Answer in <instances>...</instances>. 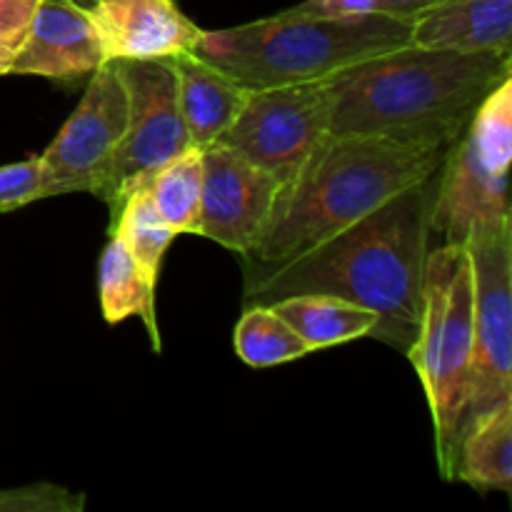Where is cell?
Wrapping results in <instances>:
<instances>
[{"label":"cell","mask_w":512,"mask_h":512,"mask_svg":"<svg viewBox=\"0 0 512 512\" xmlns=\"http://www.w3.org/2000/svg\"><path fill=\"white\" fill-rule=\"evenodd\" d=\"M438 173L288 263L245 265V303L268 305L300 293L335 295L373 310V338L408 353L420 323Z\"/></svg>","instance_id":"6da1fadb"},{"label":"cell","mask_w":512,"mask_h":512,"mask_svg":"<svg viewBox=\"0 0 512 512\" xmlns=\"http://www.w3.org/2000/svg\"><path fill=\"white\" fill-rule=\"evenodd\" d=\"M453 143L395 135H325L283 185L245 265L273 268L365 218L443 168Z\"/></svg>","instance_id":"7a4b0ae2"},{"label":"cell","mask_w":512,"mask_h":512,"mask_svg":"<svg viewBox=\"0 0 512 512\" xmlns=\"http://www.w3.org/2000/svg\"><path fill=\"white\" fill-rule=\"evenodd\" d=\"M510 75V55L403 45L323 80L328 130L455 143L485 95Z\"/></svg>","instance_id":"3957f363"},{"label":"cell","mask_w":512,"mask_h":512,"mask_svg":"<svg viewBox=\"0 0 512 512\" xmlns=\"http://www.w3.org/2000/svg\"><path fill=\"white\" fill-rule=\"evenodd\" d=\"M410 45V20L373 13L318 18L283 10L255 23L203 30L193 53L250 90L313 83Z\"/></svg>","instance_id":"277c9868"},{"label":"cell","mask_w":512,"mask_h":512,"mask_svg":"<svg viewBox=\"0 0 512 512\" xmlns=\"http://www.w3.org/2000/svg\"><path fill=\"white\" fill-rule=\"evenodd\" d=\"M473 265L465 243L430 248L423 275V303L410 363L428 398L440 475L450 480L455 430L463 413L473 358Z\"/></svg>","instance_id":"5b68a950"},{"label":"cell","mask_w":512,"mask_h":512,"mask_svg":"<svg viewBox=\"0 0 512 512\" xmlns=\"http://www.w3.org/2000/svg\"><path fill=\"white\" fill-rule=\"evenodd\" d=\"M510 160L512 75L485 95L468 128L450 145L438 173L430 233L443 243H465L478 225L512 220Z\"/></svg>","instance_id":"8992f818"},{"label":"cell","mask_w":512,"mask_h":512,"mask_svg":"<svg viewBox=\"0 0 512 512\" xmlns=\"http://www.w3.org/2000/svg\"><path fill=\"white\" fill-rule=\"evenodd\" d=\"M465 248L473 265V358L455 448L475 420L512 400V220L478 225Z\"/></svg>","instance_id":"52a82bcc"},{"label":"cell","mask_w":512,"mask_h":512,"mask_svg":"<svg viewBox=\"0 0 512 512\" xmlns=\"http://www.w3.org/2000/svg\"><path fill=\"white\" fill-rule=\"evenodd\" d=\"M128 93V128L113 153L98 198L113 210L150 173L178 158L190 143L173 60H115Z\"/></svg>","instance_id":"ba28073f"},{"label":"cell","mask_w":512,"mask_h":512,"mask_svg":"<svg viewBox=\"0 0 512 512\" xmlns=\"http://www.w3.org/2000/svg\"><path fill=\"white\" fill-rule=\"evenodd\" d=\"M328 120L330 103L323 80L258 88L250 90L240 115L215 143L238 150L288 185L330 133Z\"/></svg>","instance_id":"9c48e42d"},{"label":"cell","mask_w":512,"mask_h":512,"mask_svg":"<svg viewBox=\"0 0 512 512\" xmlns=\"http://www.w3.org/2000/svg\"><path fill=\"white\" fill-rule=\"evenodd\" d=\"M128 128V93L115 60L90 75L80 98L53 143L40 158V198L93 193L103 188L113 153Z\"/></svg>","instance_id":"30bf717a"},{"label":"cell","mask_w":512,"mask_h":512,"mask_svg":"<svg viewBox=\"0 0 512 512\" xmlns=\"http://www.w3.org/2000/svg\"><path fill=\"white\" fill-rule=\"evenodd\" d=\"M200 155L203 188L195 235L215 240L243 258L258 240L283 183L223 143L205 145Z\"/></svg>","instance_id":"8fae6325"},{"label":"cell","mask_w":512,"mask_h":512,"mask_svg":"<svg viewBox=\"0 0 512 512\" xmlns=\"http://www.w3.org/2000/svg\"><path fill=\"white\" fill-rule=\"evenodd\" d=\"M108 63L90 13L70 0H40L10 73L78 80Z\"/></svg>","instance_id":"7c38bea8"},{"label":"cell","mask_w":512,"mask_h":512,"mask_svg":"<svg viewBox=\"0 0 512 512\" xmlns=\"http://www.w3.org/2000/svg\"><path fill=\"white\" fill-rule=\"evenodd\" d=\"M88 13L108 60L178 58L203 33L175 0H103Z\"/></svg>","instance_id":"4fadbf2b"},{"label":"cell","mask_w":512,"mask_h":512,"mask_svg":"<svg viewBox=\"0 0 512 512\" xmlns=\"http://www.w3.org/2000/svg\"><path fill=\"white\" fill-rule=\"evenodd\" d=\"M410 45L512 58V0H438L410 18Z\"/></svg>","instance_id":"5bb4252c"},{"label":"cell","mask_w":512,"mask_h":512,"mask_svg":"<svg viewBox=\"0 0 512 512\" xmlns=\"http://www.w3.org/2000/svg\"><path fill=\"white\" fill-rule=\"evenodd\" d=\"M178 73V98L190 143L195 148L215 143L233 125L248 100L250 88L240 85L195 53L170 58Z\"/></svg>","instance_id":"9a60e30c"},{"label":"cell","mask_w":512,"mask_h":512,"mask_svg":"<svg viewBox=\"0 0 512 512\" xmlns=\"http://www.w3.org/2000/svg\"><path fill=\"white\" fill-rule=\"evenodd\" d=\"M313 350L333 348L350 340L368 338L378 328V315L368 308L325 293L288 295L268 303Z\"/></svg>","instance_id":"2e32d148"},{"label":"cell","mask_w":512,"mask_h":512,"mask_svg":"<svg viewBox=\"0 0 512 512\" xmlns=\"http://www.w3.org/2000/svg\"><path fill=\"white\" fill-rule=\"evenodd\" d=\"M450 480L512 493V400L500 403L458 440Z\"/></svg>","instance_id":"e0dca14e"},{"label":"cell","mask_w":512,"mask_h":512,"mask_svg":"<svg viewBox=\"0 0 512 512\" xmlns=\"http://www.w3.org/2000/svg\"><path fill=\"white\" fill-rule=\"evenodd\" d=\"M155 280L143 273L133 260L130 250L125 248L123 238L118 233L110 235L108 245L100 258V305H103V318L108 323L138 315L143 318L153 348L160 350L158 323H155Z\"/></svg>","instance_id":"ac0fdd59"},{"label":"cell","mask_w":512,"mask_h":512,"mask_svg":"<svg viewBox=\"0 0 512 512\" xmlns=\"http://www.w3.org/2000/svg\"><path fill=\"white\" fill-rule=\"evenodd\" d=\"M143 188H148L155 210L175 233H198L200 188H203L200 148L185 150L178 158L160 165L143 180Z\"/></svg>","instance_id":"d6986e66"},{"label":"cell","mask_w":512,"mask_h":512,"mask_svg":"<svg viewBox=\"0 0 512 512\" xmlns=\"http://www.w3.org/2000/svg\"><path fill=\"white\" fill-rule=\"evenodd\" d=\"M235 353L250 368H273L310 353L305 340L270 305H248L233 335Z\"/></svg>","instance_id":"ffe728a7"},{"label":"cell","mask_w":512,"mask_h":512,"mask_svg":"<svg viewBox=\"0 0 512 512\" xmlns=\"http://www.w3.org/2000/svg\"><path fill=\"white\" fill-rule=\"evenodd\" d=\"M113 233L123 238L125 248L130 250L135 263L143 268V273L158 283L165 250H168V245L173 243L178 233L160 218L148 188L138 185V188L125 195L123 203L115 210Z\"/></svg>","instance_id":"44dd1931"},{"label":"cell","mask_w":512,"mask_h":512,"mask_svg":"<svg viewBox=\"0 0 512 512\" xmlns=\"http://www.w3.org/2000/svg\"><path fill=\"white\" fill-rule=\"evenodd\" d=\"M40 200V158L0 165V213Z\"/></svg>","instance_id":"7402d4cb"},{"label":"cell","mask_w":512,"mask_h":512,"mask_svg":"<svg viewBox=\"0 0 512 512\" xmlns=\"http://www.w3.org/2000/svg\"><path fill=\"white\" fill-rule=\"evenodd\" d=\"M83 498L75 500L68 490L53 485H35V488L0 493V510H80Z\"/></svg>","instance_id":"603a6c76"},{"label":"cell","mask_w":512,"mask_h":512,"mask_svg":"<svg viewBox=\"0 0 512 512\" xmlns=\"http://www.w3.org/2000/svg\"><path fill=\"white\" fill-rule=\"evenodd\" d=\"M40 0H0V48L18 53Z\"/></svg>","instance_id":"cb8c5ba5"},{"label":"cell","mask_w":512,"mask_h":512,"mask_svg":"<svg viewBox=\"0 0 512 512\" xmlns=\"http://www.w3.org/2000/svg\"><path fill=\"white\" fill-rule=\"evenodd\" d=\"M290 10L318 18H358L378 13V0H303Z\"/></svg>","instance_id":"d4e9b609"},{"label":"cell","mask_w":512,"mask_h":512,"mask_svg":"<svg viewBox=\"0 0 512 512\" xmlns=\"http://www.w3.org/2000/svg\"><path fill=\"white\" fill-rule=\"evenodd\" d=\"M438 0H378V13L393 15V18L410 20Z\"/></svg>","instance_id":"484cf974"},{"label":"cell","mask_w":512,"mask_h":512,"mask_svg":"<svg viewBox=\"0 0 512 512\" xmlns=\"http://www.w3.org/2000/svg\"><path fill=\"white\" fill-rule=\"evenodd\" d=\"M15 53L0 48V75H10V65H13Z\"/></svg>","instance_id":"4316f807"},{"label":"cell","mask_w":512,"mask_h":512,"mask_svg":"<svg viewBox=\"0 0 512 512\" xmlns=\"http://www.w3.org/2000/svg\"><path fill=\"white\" fill-rule=\"evenodd\" d=\"M70 3L80 5V8H85V10H90V8H95L98 3H103V0H70Z\"/></svg>","instance_id":"83f0119b"}]
</instances>
